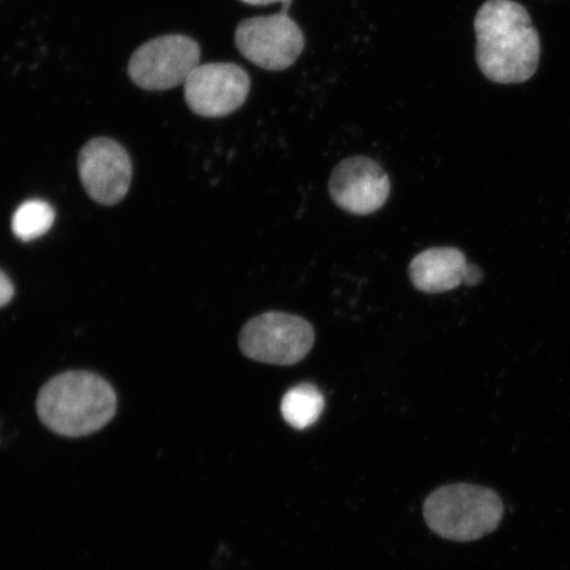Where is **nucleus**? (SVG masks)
I'll return each mask as SVG.
<instances>
[{"label":"nucleus","mask_w":570,"mask_h":570,"mask_svg":"<svg viewBox=\"0 0 570 570\" xmlns=\"http://www.w3.org/2000/svg\"><path fill=\"white\" fill-rule=\"evenodd\" d=\"M476 63L488 80L522 83L539 68L540 36L515 0H487L474 19Z\"/></svg>","instance_id":"f257e3e1"},{"label":"nucleus","mask_w":570,"mask_h":570,"mask_svg":"<svg viewBox=\"0 0 570 570\" xmlns=\"http://www.w3.org/2000/svg\"><path fill=\"white\" fill-rule=\"evenodd\" d=\"M117 394L102 376L68 372L53 377L36 401L40 422L63 438L77 439L101 431L116 416Z\"/></svg>","instance_id":"f03ea898"},{"label":"nucleus","mask_w":570,"mask_h":570,"mask_svg":"<svg viewBox=\"0 0 570 570\" xmlns=\"http://www.w3.org/2000/svg\"><path fill=\"white\" fill-rule=\"evenodd\" d=\"M503 510L501 498L491 489L469 483L448 484L426 498L424 519L441 538L473 541L497 530Z\"/></svg>","instance_id":"7ed1b4c3"},{"label":"nucleus","mask_w":570,"mask_h":570,"mask_svg":"<svg viewBox=\"0 0 570 570\" xmlns=\"http://www.w3.org/2000/svg\"><path fill=\"white\" fill-rule=\"evenodd\" d=\"M313 344L315 331L308 321L283 312L249 320L239 334V348L247 358L277 366L296 365Z\"/></svg>","instance_id":"20e7f679"},{"label":"nucleus","mask_w":570,"mask_h":570,"mask_svg":"<svg viewBox=\"0 0 570 570\" xmlns=\"http://www.w3.org/2000/svg\"><path fill=\"white\" fill-rule=\"evenodd\" d=\"M234 39L245 59L273 71L294 66L305 47L302 28L283 10L275 16L240 21Z\"/></svg>","instance_id":"39448f33"},{"label":"nucleus","mask_w":570,"mask_h":570,"mask_svg":"<svg viewBox=\"0 0 570 570\" xmlns=\"http://www.w3.org/2000/svg\"><path fill=\"white\" fill-rule=\"evenodd\" d=\"M199 47L183 35H168L147 41L131 57L128 75L139 88L167 90L184 85L199 66Z\"/></svg>","instance_id":"423d86ee"},{"label":"nucleus","mask_w":570,"mask_h":570,"mask_svg":"<svg viewBox=\"0 0 570 570\" xmlns=\"http://www.w3.org/2000/svg\"><path fill=\"white\" fill-rule=\"evenodd\" d=\"M249 88L248 75L235 63H199L184 83L185 101L197 116L226 117L244 106Z\"/></svg>","instance_id":"0eeeda50"},{"label":"nucleus","mask_w":570,"mask_h":570,"mask_svg":"<svg viewBox=\"0 0 570 570\" xmlns=\"http://www.w3.org/2000/svg\"><path fill=\"white\" fill-rule=\"evenodd\" d=\"M78 173L87 194L96 203L111 206L126 197L132 178V164L116 140L96 138L78 155Z\"/></svg>","instance_id":"6e6552de"},{"label":"nucleus","mask_w":570,"mask_h":570,"mask_svg":"<svg viewBox=\"0 0 570 570\" xmlns=\"http://www.w3.org/2000/svg\"><path fill=\"white\" fill-rule=\"evenodd\" d=\"M391 191L390 178L380 163L354 156L342 160L334 168L330 180V194L342 210L356 216L380 210Z\"/></svg>","instance_id":"1a4fd4ad"},{"label":"nucleus","mask_w":570,"mask_h":570,"mask_svg":"<svg viewBox=\"0 0 570 570\" xmlns=\"http://www.w3.org/2000/svg\"><path fill=\"white\" fill-rule=\"evenodd\" d=\"M465 255L454 247L425 249L412 259L410 279L425 294H444L465 283L468 269Z\"/></svg>","instance_id":"9d476101"},{"label":"nucleus","mask_w":570,"mask_h":570,"mask_svg":"<svg viewBox=\"0 0 570 570\" xmlns=\"http://www.w3.org/2000/svg\"><path fill=\"white\" fill-rule=\"evenodd\" d=\"M324 407V395L311 383H302L291 389L281 405L285 422L301 431L315 424Z\"/></svg>","instance_id":"9b49d317"},{"label":"nucleus","mask_w":570,"mask_h":570,"mask_svg":"<svg viewBox=\"0 0 570 570\" xmlns=\"http://www.w3.org/2000/svg\"><path fill=\"white\" fill-rule=\"evenodd\" d=\"M55 210L41 199H28L21 204L12 217V232L20 240L38 239L51 229Z\"/></svg>","instance_id":"f8f14e48"},{"label":"nucleus","mask_w":570,"mask_h":570,"mask_svg":"<svg viewBox=\"0 0 570 570\" xmlns=\"http://www.w3.org/2000/svg\"><path fill=\"white\" fill-rule=\"evenodd\" d=\"M13 294H16V291H13L12 282L9 279V276L0 269V308L12 301Z\"/></svg>","instance_id":"ddd939ff"},{"label":"nucleus","mask_w":570,"mask_h":570,"mask_svg":"<svg viewBox=\"0 0 570 570\" xmlns=\"http://www.w3.org/2000/svg\"><path fill=\"white\" fill-rule=\"evenodd\" d=\"M482 279H483V273L480 269V267L469 265L468 269H466V275H465V284L470 285V287H472V285L479 284Z\"/></svg>","instance_id":"4468645a"},{"label":"nucleus","mask_w":570,"mask_h":570,"mask_svg":"<svg viewBox=\"0 0 570 570\" xmlns=\"http://www.w3.org/2000/svg\"><path fill=\"white\" fill-rule=\"evenodd\" d=\"M242 2L252 6H267L274 3H282V10L288 11L292 0H242Z\"/></svg>","instance_id":"2eb2a0df"}]
</instances>
